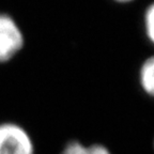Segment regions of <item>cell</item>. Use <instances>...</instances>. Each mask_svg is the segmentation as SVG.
<instances>
[{
  "mask_svg": "<svg viewBox=\"0 0 154 154\" xmlns=\"http://www.w3.org/2000/svg\"><path fill=\"white\" fill-rule=\"evenodd\" d=\"M25 45L26 36L19 23L9 13L0 12V64L14 60Z\"/></svg>",
  "mask_w": 154,
  "mask_h": 154,
  "instance_id": "cell-1",
  "label": "cell"
},
{
  "mask_svg": "<svg viewBox=\"0 0 154 154\" xmlns=\"http://www.w3.org/2000/svg\"><path fill=\"white\" fill-rule=\"evenodd\" d=\"M0 154H35L32 135L18 122H0Z\"/></svg>",
  "mask_w": 154,
  "mask_h": 154,
  "instance_id": "cell-2",
  "label": "cell"
},
{
  "mask_svg": "<svg viewBox=\"0 0 154 154\" xmlns=\"http://www.w3.org/2000/svg\"><path fill=\"white\" fill-rule=\"evenodd\" d=\"M138 84L141 91L146 95L153 96L154 94V57L144 58L138 70Z\"/></svg>",
  "mask_w": 154,
  "mask_h": 154,
  "instance_id": "cell-3",
  "label": "cell"
},
{
  "mask_svg": "<svg viewBox=\"0 0 154 154\" xmlns=\"http://www.w3.org/2000/svg\"><path fill=\"white\" fill-rule=\"evenodd\" d=\"M63 149L70 154H112L107 146L100 142L85 143L80 140L73 139L64 144Z\"/></svg>",
  "mask_w": 154,
  "mask_h": 154,
  "instance_id": "cell-4",
  "label": "cell"
},
{
  "mask_svg": "<svg viewBox=\"0 0 154 154\" xmlns=\"http://www.w3.org/2000/svg\"><path fill=\"white\" fill-rule=\"evenodd\" d=\"M142 28L143 34L150 43L154 42V5L149 3L142 14Z\"/></svg>",
  "mask_w": 154,
  "mask_h": 154,
  "instance_id": "cell-5",
  "label": "cell"
},
{
  "mask_svg": "<svg viewBox=\"0 0 154 154\" xmlns=\"http://www.w3.org/2000/svg\"><path fill=\"white\" fill-rule=\"evenodd\" d=\"M115 2L119 3V5H128V3H132L136 0H112Z\"/></svg>",
  "mask_w": 154,
  "mask_h": 154,
  "instance_id": "cell-6",
  "label": "cell"
},
{
  "mask_svg": "<svg viewBox=\"0 0 154 154\" xmlns=\"http://www.w3.org/2000/svg\"><path fill=\"white\" fill-rule=\"evenodd\" d=\"M60 154H69V153H67V152H65V151H64V150H61Z\"/></svg>",
  "mask_w": 154,
  "mask_h": 154,
  "instance_id": "cell-7",
  "label": "cell"
}]
</instances>
